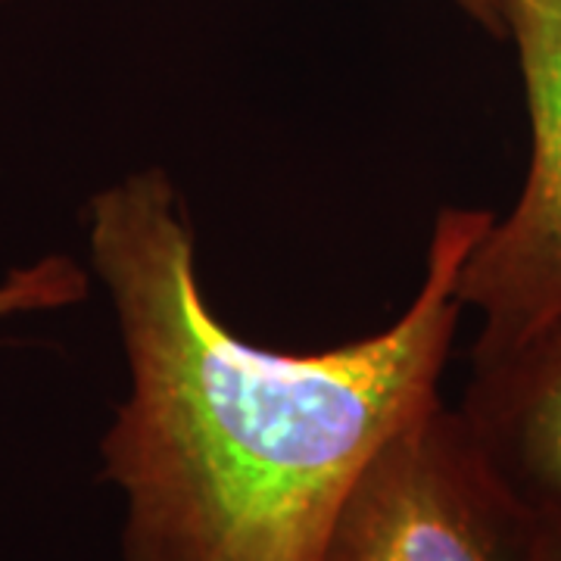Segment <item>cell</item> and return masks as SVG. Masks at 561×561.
<instances>
[{"label":"cell","mask_w":561,"mask_h":561,"mask_svg":"<svg viewBox=\"0 0 561 561\" xmlns=\"http://www.w3.org/2000/svg\"><path fill=\"white\" fill-rule=\"evenodd\" d=\"M490 221V209L443 206L400 319L280 353L209 306L169 172L150 165L98 191L88 253L128 362V397L101 443L103 478L125 496L122 561H321L368 461L440 400L461 265Z\"/></svg>","instance_id":"6da1fadb"},{"label":"cell","mask_w":561,"mask_h":561,"mask_svg":"<svg viewBox=\"0 0 561 561\" xmlns=\"http://www.w3.org/2000/svg\"><path fill=\"white\" fill-rule=\"evenodd\" d=\"M321 561H561V537L434 400L368 461Z\"/></svg>","instance_id":"7a4b0ae2"},{"label":"cell","mask_w":561,"mask_h":561,"mask_svg":"<svg viewBox=\"0 0 561 561\" xmlns=\"http://www.w3.org/2000/svg\"><path fill=\"white\" fill-rule=\"evenodd\" d=\"M530 119L515 206L468 253L459 300L481 316L471 362L500 359L561 316V0H502Z\"/></svg>","instance_id":"3957f363"},{"label":"cell","mask_w":561,"mask_h":561,"mask_svg":"<svg viewBox=\"0 0 561 561\" xmlns=\"http://www.w3.org/2000/svg\"><path fill=\"white\" fill-rule=\"evenodd\" d=\"M456 412L502 481L561 537V316L500 359L471 362Z\"/></svg>","instance_id":"277c9868"},{"label":"cell","mask_w":561,"mask_h":561,"mask_svg":"<svg viewBox=\"0 0 561 561\" xmlns=\"http://www.w3.org/2000/svg\"><path fill=\"white\" fill-rule=\"evenodd\" d=\"M88 272L69 256H44L0 280V319L20 312H50L88 297Z\"/></svg>","instance_id":"5b68a950"},{"label":"cell","mask_w":561,"mask_h":561,"mask_svg":"<svg viewBox=\"0 0 561 561\" xmlns=\"http://www.w3.org/2000/svg\"><path fill=\"white\" fill-rule=\"evenodd\" d=\"M461 10L478 20L490 32V35H500L505 38V22H502V0H456Z\"/></svg>","instance_id":"8992f818"}]
</instances>
